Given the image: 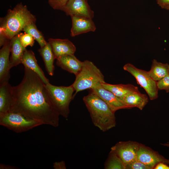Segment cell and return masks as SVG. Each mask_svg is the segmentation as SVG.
I'll return each instance as SVG.
<instances>
[{"label":"cell","instance_id":"cell-18","mask_svg":"<svg viewBox=\"0 0 169 169\" xmlns=\"http://www.w3.org/2000/svg\"><path fill=\"white\" fill-rule=\"evenodd\" d=\"M124 104L130 109L136 107L142 110L148 102L147 96L139 91L130 93L122 100Z\"/></svg>","mask_w":169,"mask_h":169},{"label":"cell","instance_id":"cell-17","mask_svg":"<svg viewBox=\"0 0 169 169\" xmlns=\"http://www.w3.org/2000/svg\"><path fill=\"white\" fill-rule=\"evenodd\" d=\"M25 48L21 45L19 40L18 34L11 39L10 52L11 55L9 59L11 69L21 63Z\"/></svg>","mask_w":169,"mask_h":169},{"label":"cell","instance_id":"cell-33","mask_svg":"<svg viewBox=\"0 0 169 169\" xmlns=\"http://www.w3.org/2000/svg\"><path fill=\"white\" fill-rule=\"evenodd\" d=\"M162 145L169 147V142L161 144Z\"/></svg>","mask_w":169,"mask_h":169},{"label":"cell","instance_id":"cell-9","mask_svg":"<svg viewBox=\"0 0 169 169\" xmlns=\"http://www.w3.org/2000/svg\"><path fill=\"white\" fill-rule=\"evenodd\" d=\"M90 90L102 99L114 113L120 109H130L121 99L104 88L100 83L95 85Z\"/></svg>","mask_w":169,"mask_h":169},{"label":"cell","instance_id":"cell-30","mask_svg":"<svg viewBox=\"0 0 169 169\" xmlns=\"http://www.w3.org/2000/svg\"><path fill=\"white\" fill-rule=\"evenodd\" d=\"M53 167L54 169H66V168L65 162L64 161L54 162L53 163Z\"/></svg>","mask_w":169,"mask_h":169},{"label":"cell","instance_id":"cell-12","mask_svg":"<svg viewBox=\"0 0 169 169\" xmlns=\"http://www.w3.org/2000/svg\"><path fill=\"white\" fill-rule=\"evenodd\" d=\"M72 27L70 31L71 37L90 32H94L95 25L92 19L84 17L71 16Z\"/></svg>","mask_w":169,"mask_h":169},{"label":"cell","instance_id":"cell-6","mask_svg":"<svg viewBox=\"0 0 169 169\" xmlns=\"http://www.w3.org/2000/svg\"><path fill=\"white\" fill-rule=\"evenodd\" d=\"M0 125L17 133H21L42 124L20 113L9 111L0 113Z\"/></svg>","mask_w":169,"mask_h":169},{"label":"cell","instance_id":"cell-21","mask_svg":"<svg viewBox=\"0 0 169 169\" xmlns=\"http://www.w3.org/2000/svg\"><path fill=\"white\" fill-rule=\"evenodd\" d=\"M38 52L43 58L48 74L53 75L54 69V63L55 58L50 44L47 42L45 46L40 47Z\"/></svg>","mask_w":169,"mask_h":169},{"label":"cell","instance_id":"cell-8","mask_svg":"<svg viewBox=\"0 0 169 169\" xmlns=\"http://www.w3.org/2000/svg\"><path fill=\"white\" fill-rule=\"evenodd\" d=\"M140 145V143L132 141H120L112 146L111 150L118 155L125 166L136 160Z\"/></svg>","mask_w":169,"mask_h":169},{"label":"cell","instance_id":"cell-7","mask_svg":"<svg viewBox=\"0 0 169 169\" xmlns=\"http://www.w3.org/2000/svg\"><path fill=\"white\" fill-rule=\"evenodd\" d=\"M123 69L134 77L137 83L145 90L151 100L158 98L159 89L157 81L151 77L148 71L139 69L130 63L125 64Z\"/></svg>","mask_w":169,"mask_h":169},{"label":"cell","instance_id":"cell-14","mask_svg":"<svg viewBox=\"0 0 169 169\" xmlns=\"http://www.w3.org/2000/svg\"><path fill=\"white\" fill-rule=\"evenodd\" d=\"M11 40H8L0 50V83L8 82L10 77V60Z\"/></svg>","mask_w":169,"mask_h":169},{"label":"cell","instance_id":"cell-31","mask_svg":"<svg viewBox=\"0 0 169 169\" xmlns=\"http://www.w3.org/2000/svg\"><path fill=\"white\" fill-rule=\"evenodd\" d=\"M155 169H169V166L167 164L163 162L158 163L155 167Z\"/></svg>","mask_w":169,"mask_h":169},{"label":"cell","instance_id":"cell-3","mask_svg":"<svg viewBox=\"0 0 169 169\" xmlns=\"http://www.w3.org/2000/svg\"><path fill=\"white\" fill-rule=\"evenodd\" d=\"M83 100L95 126L103 132L115 127L116 122L115 113L92 91L84 97Z\"/></svg>","mask_w":169,"mask_h":169},{"label":"cell","instance_id":"cell-19","mask_svg":"<svg viewBox=\"0 0 169 169\" xmlns=\"http://www.w3.org/2000/svg\"><path fill=\"white\" fill-rule=\"evenodd\" d=\"M101 84L104 88L110 91L122 100L128 94L139 91L137 87L131 84H112L105 82Z\"/></svg>","mask_w":169,"mask_h":169},{"label":"cell","instance_id":"cell-20","mask_svg":"<svg viewBox=\"0 0 169 169\" xmlns=\"http://www.w3.org/2000/svg\"><path fill=\"white\" fill-rule=\"evenodd\" d=\"M12 86L8 82L0 84V113L10 111L12 102Z\"/></svg>","mask_w":169,"mask_h":169},{"label":"cell","instance_id":"cell-10","mask_svg":"<svg viewBox=\"0 0 169 169\" xmlns=\"http://www.w3.org/2000/svg\"><path fill=\"white\" fill-rule=\"evenodd\" d=\"M136 160L145 164L151 169H154L155 166L160 162L169 164V159L166 158L150 148L140 143L137 153Z\"/></svg>","mask_w":169,"mask_h":169},{"label":"cell","instance_id":"cell-11","mask_svg":"<svg viewBox=\"0 0 169 169\" xmlns=\"http://www.w3.org/2000/svg\"><path fill=\"white\" fill-rule=\"evenodd\" d=\"M63 11L67 15L84 17L92 19L94 12L92 10L87 0H69Z\"/></svg>","mask_w":169,"mask_h":169},{"label":"cell","instance_id":"cell-1","mask_svg":"<svg viewBox=\"0 0 169 169\" xmlns=\"http://www.w3.org/2000/svg\"><path fill=\"white\" fill-rule=\"evenodd\" d=\"M12 93L10 111L20 113L42 125L59 126L60 115L51 100L46 84L34 72L25 68L22 81L12 86Z\"/></svg>","mask_w":169,"mask_h":169},{"label":"cell","instance_id":"cell-23","mask_svg":"<svg viewBox=\"0 0 169 169\" xmlns=\"http://www.w3.org/2000/svg\"><path fill=\"white\" fill-rule=\"evenodd\" d=\"M105 169H125V166L118 155L111 150L105 162Z\"/></svg>","mask_w":169,"mask_h":169},{"label":"cell","instance_id":"cell-16","mask_svg":"<svg viewBox=\"0 0 169 169\" xmlns=\"http://www.w3.org/2000/svg\"><path fill=\"white\" fill-rule=\"evenodd\" d=\"M25 68L30 69L40 77L45 84L49 83V80L45 76L44 72L37 63L34 53L31 50H26L21 62Z\"/></svg>","mask_w":169,"mask_h":169},{"label":"cell","instance_id":"cell-34","mask_svg":"<svg viewBox=\"0 0 169 169\" xmlns=\"http://www.w3.org/2000/svg\"><path fill=\"white\" fill-rule=\"evenodd\" d=\"M159 0H156V1H159Z\"/></svg>","mask_w":169,"mask_h":169},{"label":"cell","instance_id":"cell-2","mask_svg":"<svg viewBox=\"0 0 169 169\" xmlns=\"http://www.w3.org/2000/svg\"><path fill=\"white\" fill-rule=\"evenodd\" d=\"M36 21L35 16L28 10L26 5L18 3L13 9H8L6 16L0 18V34L11 40L26 26L35 23Z\"/></svg>","mask_w":169,"mask_h":169},{"label":"cell","instance_id":"cell-4","mask_svg":"<svg viewBox=\"0 0 169 169\" xmlns=\"http://www.w3.org/2000/svg\"><path fill=\"white\" fill-rule=\"evenodd\" d=\"M104 82V76L100 69L92 62L85 60L72 84L75 92L74 96L79 92L91 89L97 84Z\"/></svg>","mask_w":169,"mask_h":169},{"label":"cell","instance_id":"cell-29","mask_svg":"<svg viewBox=\"0 0 169 169\" xmlns=\"http://www.w3.org/2000/svg\"><path fill=\"white\" fill-rule=\"evenodd\" d=\"M157 4L162 8L169 10V0H159Z\"/></svg>","mask_w":169,"mask_h":169},{"label":"cell","instance_id":"cell-5","mask_svg":"<svg viewBox=\"0 0 169 169\" xmlns=\"http://www.w3.org/2000/svg\"><path fill=\"white\" fill-rule=\"evenodd\" d=\"M49 97L60 115L68 118L70 102L74 98V89L72 85L69 86H56L49 83L46 84Z\"/></svg>","mask_w":169,"mask_h":169},{"label":"cell","instance_id":"cell-25","mask_svg":"<svg viewBox=\"0 0 169 169\" xmlns=\"http://www.w3.org/2000/svg\"><path fill=\"white\" fill-rule=\"evenodd\" d=\"M18 35L20 42L23 47L26 48L28 46H33L35 39L31 35L25 32L19 33Z\"/></svg>","mask_w":169,"mask_h":169},{"label":"cell","instance_id":"cell-27","mask_svg":"<svg viewBox=\"0 0 169 169\" xmlns=\"http://www.w3.org/2000/svg\"><path fill=\"white\" fill-rule=\"evenodd\" d=\"M125 169H151L145 164L136 160L125 166Z\"/></svg>","mask_w":169,"mask_h":169},{"label":"cell","instance_id":"cell-13","mask_svg":"<svg viewBox=\"0 0 169 169\" xmlns=\"http://www.w3.org/2000/svg\"><path fill=\"white\" fill-rule=\"evenodd\" d=\"M50 44L55 59L66 55L74 54L76 50L75 46L68 39L49 38Z\"/></svg>","mask_w":169,"mask_h":169},{"label":"cell","instance_id":"cell-28","mask_svg":"<svg viewBox=\"0 0 169 169\" xmlns=\"http://www.w3.org/2000/svg\"><path fill=\"white\" fill-rule=\"evenodd\" d=\"M157 84L159 90H164L166 92H169V75L157 81Z\"/></svg>","mask_w":169,"mask_h":169},{"label":"cell","instance_id":"cell-32","mask_svg":"<svg viewBox=\"0 0 169 169\" xmlns=\"http://www.w3.org/2000/svg\"><path fill=\"white\" fill-rule=\"evenodd\" d=\"M0 169H17V167L13 166L8 165H6L3 164H0Z\"/></svg>","mask_w":169,"mask_h":169},{"label":"cell","instance_id":"cell-22","mask_svg":"<svg viewBox=\"0 0 169 169\" xmlns=\"http://www.w3.org/2000/svg\"><path fill=\"white\" fill-rule=\"evenodd\" d=\"M148 72L151 77L157 82L169 75V64L162 63L153 59L151 69Z\"/></svg>","mask_w":169,"mask_h":169},{"label":"cell","instance_id":"cell-26","mask_svg":"<svg viewBox=\"0 0 169 169\" xmlns=\"http://www.w3.org/2000/svg\"><path fill=\"white\" fill-rule=\"evenodd\" d=\"M69 0H48L50 6L54 9L63 11Z\"/></svg>","mask_w":169,"mask_h":169},{"label":"cell","instance_id":"cell-15","mask_svg":"<svg viewBox=\"0 0 169 169\" xmlns=\"http://www.w3.org/2000/svg\"><path fill=\"white\" fill-rule=\"evenodd\" d=\"M56 59V64L58 66L75 76L79 73L82 67L83 62L77 59L74 54L63 55Z\"/></svg>","mask_w":169,"mask_h":169},{"label":"cell","instance_id":"cell-24","mask_svg":"<svg viewBox=\"0 0 169 169\" xmlns=\"http://www.w3.org/2000/svg\"><path fill=\"white\" fill-rule=\"evenodd\" d=\"M23 31L31 35L41 48L45 46L47 42L46 41L42 33L37 28L35 23H31L26 26Z\"/></svg>","mask_w":169,"mask_h":169}]
</instances>
